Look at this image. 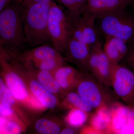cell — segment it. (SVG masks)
Listing matches in <instances>:
<instances>
[{"mask_svg":"<svg viewBox=\"0 0 134 134\" xmlns=\"http://www.w3.org/2000/svg\"><path fill=\"white\" fill-rule=\"evenodd\" d=\"M8 120L5 117L0 115V131L7 123Z\"/></svg>","mask_w":134,"mask_h":134,"instance_id":"obj_31","label":"cell"},{"mask_svg":"<svg viewBox=\"0 0 134 134\" xmlns=\"http://www.w3.org/2000/svg\"><path fill=\"white\" fill-rule=\"evenodd\" d=\"M79 76L77 91L85 101L93 108L104 105H108L109 97L102 84L86 74Z\"/></svg>","mask_w":134,"mask_h":134,"instance_id":"obj_6","label":"cell"},{"mask_svg":"<svg viewBox=\"0 0 134 134\" xmlns=\"http://www.w3.org/2000/svg\"><path fill=\"white\" fill-rule=\"evenodd\" d=\"M96 19L94 16L84 13L78 16L85 42L90 47L99 42L95 25Z\"/></svg>","mask_w":134,"mask_h":134,"instance_id":"obj_14","label":"cell"},{"mask_svg":"<svg viewBox=\"0 0 134 134\" xmlns=\"http://www.w3.org/2000/svg\"><path fill=\"white\" fill-rule=\"evenodd\" d=\"M128 4L121 0H87L81 15L84 13L92 15L97 19L109 12L125 9Z\"/></svg>","mask_w":134,"mask_h":134,"instance_id":"obj_8","label":"cell"},{"mask_svg":"<svg viewBox=\"0 0 134 134\" xmlns=\"http://www.w3.org/2000/svg\"><path fill=\"white\" fill-rule=\"evenodd\" d=\"M111 62L101 47L92 49L87 68L99 82L106 86H111Z\"/></svg>","mask_w":134,"mask_h":134,"instance_id":"obj_7","label":"cell"},{"mask_svg":"<svg viewBox=\"0 0 134 134\" xmlns=\"http://www.w3.org/2000/svg\"><path fill=\"white\" fill-rule=\"evenodd\" d=\"M111 120L107 133L119 134L128 122L130 107L120 104H113L111 107Z\"/></svg>","mask_w":134,"mask_h":134,"instance_id":"obj_12","label":"cell"},{"mask_svg":"<svg viewBox=\"0 0 134 134\" xmlns=\"http://www.w3.org/2000/svg\"><path fill=\"white\" fill-rule=\"evenodd\" d=\"M111 120V108L104 105L97 108L91 120V126L98 134L107 133Z\"/></svg>","mask_w":134,"mask_h":134,"instance_id":"obj_13","label":"cell"},{"mask_svg":"<svg viewBox=\"0 0 134 134\" xmlns=\"http://www.w3.org/2000/svg\"><path fill=\"white\" fill-rule=\"evenodd\" d=\"M130 43H131V46L127 54V61L129 64L134 69V39Z\"/></svg>","mask_w":134,"mask_h":134,"instance_id":"obj_26","label":"cell"},{"mask_svg":"<svg viewBox=\"0 0 134 134\" xmlns=\"http://www.w3.org/2000/svg\"><path fill=\"white\" fill-rule=\"evenodd\" d=\"M111 86L115 94L129 106L134 105V73L118 63L110 64Z\"/></svg>","mask_w":134,"mask_h":134,"instance_id":"obj_5","label":"cell"},{"mask_svg":"<svg viewBox=\"0 0 134 134\" xmlns=\"http://www.w3.org/2000/svg\"><path fill=\"white\" fill-rule=\"evenodd\" d=\"M1 65L5 70V80L7 86L14 98L21 100L26 98L28 92L24 83L14 72L11 70L10 66L3 60Z\"/></svg>","mask_w":134,"mask_h":134,"instance_id":"obj_9","label":"cell"},{"mask_svg":"<svg viewBox=\"0 0 134 134\" xmlns=\"http://www.w3.org/2000/svg\"><path fill=\"white\" fill-rule=\"evenodd\" d=\"M51 2L21 5L22 22L26 43L38 46L51 42L47 26Z\"/></svg>","mask_w":134,"mask_h":134,"instance_id":"obj_1","label":"cell"},{"mask_svg":"<svg viewBox=\"0 0 134 134\" xmlns=\"http://www.w3.org/2000/svg\"><path fill=\"white\" fill-rule=\"evenodd\" d=\"M88 114L80 109L74 108L67 115L66 120L72 126L79 127L86 122L88 119Z\"/></svg>","mask_w":134,"mask_h":134,"instance_id":"obj_20","label":"cell"},{"mask_svg":"<svg viewBox=\"0 0 134 134\" xmlns=\"http://www.w3.org/2000/svg\"><path fill=\"white\" fill-rule=\"evenodd\" d=\"M67 99L74 108L80 109L88 113H90L93 109L91 106L85 101L77 92L69 93L67 96Z\"/></svg>","mask_w":134,"mask_h":134,"instance_id":"obj_22","label":"cell"},{"mask_svg":"<svg viewBox=\"0 0 134 134\" xmlns=\"http://www.w3.org/2000/svg\"><path fill=\"white\" fill-rule=\"evenodd\" d=\"M77 74L76 70L72 67L61 66L56 70L55 80L59 85L61 88L67 90L72 86L75 81Z\"/></svg>","mask_w":134,"mask_h":134,"instance_id":"obj_17","label":"cell"},{"mask_svg":"<svg viewBox=\"0 0 134 134\" xmlns=\"http://www.w3.org/2000/svg\"><path fill=\"white\" fill-rule=\"evenodd\" d=\"M133 7H134V2H133Z\"/></svg>","mask_w":134,"mask_h":134,"instance_id":"obj_34","label":"cell"},{"mask_svg":"<svg viewBox=\"0 0 134 134\" xmlns=\"http://www.w3.org/2000/svg\"><path fill=\"white\" fill-rule=\"evenodd\" d=\"M8 51L0 46V64L2 60H6V59L8 58Z\"/></svg>","mask_w":134,"mask_h":134,"instance_id":"obj_28","label":"cell"},{"mask_svg":"<svg viewBox=\"0 0 134 134\" xmlns=\"http://www.w3.org/2000/svg\"><path fill=\"white\" fill-rule=\"evenodd\" d=\"M5 86H6V85H5L4 81L3 80L2 78L0 77V100L2 97Z\"/></svg>","mask_w":134,"mask_h":134,"instance_id":"obj_30","label":"cell"},{"mask_svg":"<svg viewBox=\"0 0 134 134\" xmlns=\"http://www.w3.org/2000/svg\"><path fill=\"white\" fill-rule=\"evenodd\" d=\"M126 44L121 39L114 37H106L103 50L110 62L115 64L118 63L125 58L128 52Z\"/></svg>","mask_w":134,"mask_h":134,"instance_id":"obj_10","label":"cell"},{"mask_svg":"<svg viewBox=\"0 0 134 134\" xmlns=\"http://www.w3.org/2000/svg\"><path fill=\"white\" fill-rule=\"evenodd\" d=\"M12 0H0V12L5 8Z\"/></svg>","mask_w":134,"mask_h":134,"instance_id":"obj_29","label":"cell"},{"mask_svg":"<svg viewBox=\"0 0 134 134\" xmlns=\"http://www.w3.org/2000/svg\"><path fill=\"white\" fill-rule=\"evenodd\" d=\"M35 128L43 134H58L60 133V128L56 123L45 119L39 120L36 122Z\"/></svg>","mask_w":134,"mask_h":134,"instance_id":"obj_21","label":"cell"},{"mask_svg":"<svg viewBox=\"0 0 134 134\" xmlns=\"http://www.w3.org/2000/svg\"><path fill=\"white\" fill-rule=\"evenodd\" d=\"M126 9L109 12L99 17V26L106 37L121 39L126 43L134 39V16Z\"/></svg>","mask_w":134,"mask_h":134,"instance_id":"obj_3","label":"cell"},{"mask_svg":"<svg viewBox=\"0 0 134 134\" xmlns=\"http://www.w3.org/2000/svg\"><path fill=\"white\" fill-rule=\"evenodd\" d=\"M13 111L12 108L4 105L0 101V115L5 117H9L12 115Z\"/></svg>","mask_w":134,"mask_h":134,"instance_id":"obj_25","label":"cell"},{"mask_svg":"<svg viewBox=\"0 0 134 134\" xmlns=\"http://www.w3.org/2000/svg\"><path fill=\"white\" fill-rule=\"evenodd\" d=\"M47 26L51 41L55 49L65 50L70 37L69 17L53 1L48 10Z\"/></svg>","mask_w":134,"mask_h":134,"instance_id":"obj_4","label":"cell"},{"mask_svg":"<svg viewBox=\"0 0 134 134\" xmlns=\"http://www.w3.org/2000/svg\"><path fill=\"white\" fill-rule=\"evenodd\" d=\"M22 5L42 2H51L53 0H16Z\"/></svg>","mask_w":134,"mask_h":134,"instance_id":"obj_27","label":"cell"},{"mask_svg":"<svg viewBox=\"0 0 134 134\" xmlns=\"http://www.w3.org/2000/svg\"><path fill=\"white\" fill-rule=\"evenodd\" d=\"M20 132L21 129L17 124L12 121L8 120L0 131V134H19Z\"/></svg>","mask_w":134,"mask_h":134,"instance_id":"obj_23","label":"cell"},{"mask_svg":"<svg viewBox=\"0 0 134 134\" xmlns=\"http://www.w3.org/2000/svg\"><path fill=\"white\" fill-rule=\"evenodd\" d=\"M32 92L40 101L43 106L53 108L57 104V99L52 93L48 91L39 82L33 80L30 83Z\"/></svg>","mask_w":134,"mask_h":134,"instance_id":"obj_15","label":"cell"},{"mask_svg":"<svg viewBox=\"0 0 134 134\" xmlns=\"http://www.w3.org/2000/svg\"><path fill=\"white\" fill-rule=\"evenodd\" d=\"M90 47L70 36L65 50H66L70 58L77 64L87 68L88 60L90 53Z\"/></svg>","mask_w":134,"mask_h":134,"instance_id":"obj_11","label":"cell"},{"mask_svg":"<svg viewBox=\"0 0 134 134\" xmlns=\"http://www.w3.org/2000/svg\"><path fill=\"white\" fill-rule=\"evenodd\" d=\"M39 82L47 90L52 93H58L61 88L55 79H54L49 71L41 70L39 73Z\"/></svg>","mask_w":134,"mask_h":134,"instance_id":"obj_18","label":"cell"},{"mask_svg":"<svg viewBox=\"0 0 134 134\" xmlns=\"http://www.w3.org/2000/svg\"><path fill=\"white\" fill-rule=\"evenodd\" d=\"M64 5L66 8V14L69 16L75 17L79 16L83 8L87 2V0H55Z\"/></svg>","mask_w":134,"mask_h":134,"instance_id":"obj_19","label":"cell"},{"mask_svg":"<svg viewBox=\"0 0 134 134\" xmlns=\"http://www.w3.org/2000/svg\"><path fill=\"white\" fill-rule=\"evenodd\" d=\"M0 101L4 105L10 108H12L14 104V97L7 85L5 86L3 94Z\"/></svg>","mask_w":134,"mask_h":134,"instance_id":"obj_24","label":"cell"},{"mask_svg":"<svg viewBox=\"0 0 134 134\" xmlns=\"http://www.w3.org/2000/svg\"><path fill=\"white\" fill-rule=\"evenodd\" d=\"M74 133V131L70 128L65 129L60 132V133L62 134H73Z\"/></svg>","mask_w":134,"mask_h":134,"instance_id":"obj_32","label":"cell"},{"mask_svg":"<svg viewBox=\"0 0 134 134\" xmlns=\"http://www.w3.org/2000/svg\"><path fill=\"white\" fill-rule=\"evenodd\" d=\"M57 49L47 45L38 46L28 53V59L30 58L37 62V64L43 60L61 58Z\"/></svg>","mask_w":134,"mask_h":134,"instance_id":"obj_16","label":"cell"},{"mask_svg":"<svg viewBox=\"0 0 134 134\" xmlns=\"http://www.w3.org/2000/svg\"><path fill=\"white\" fill-rule=\"evenodd\" d=\"M0 12V46L14 51L26 43L22 19V5L14 0Z\"/></svg>","mask_w":134,"mask_h":134,"instance_id":"obj_2","label":"cell"},{"mask_svg":"<svg viewBox=\"0 0 134 134\" xmlns=\"http://www.w3.org/2000/svg\"><path fill=\"white\" fill-rule=\"evenodd\" d=\"M121 1L125 2L127 3H129V4L132 1H134V0H121Z\"/></svg>","mask_w":134,"mask_h":134,"instance_id":"obj_33","label":"cell"}]
</instances>
